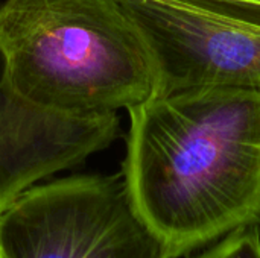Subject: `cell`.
Returning <instances> with one entry per match:
<instances>
[{
  "label": "cell",
  "mask_w": 260,
  "mask_h": 258,
  "mask_svg": "<svg viewBox=\"0 0 260 258\" xmlns=\"http://www.w3.org/2000/svg\"><path fill=\"white\" fill-rule=\"evenodd\" d=\"M117 132V114L67 116L24 100L0 50V214L29 187L107 149Z\"/></svg>",
  "instance_id": "5"
},
{
  "label": "cell",
  "mask_w": 260,
  "mask_h": 258,
  "mask_svg": "<svg viewBox=\"0 0 260 258\" xmlns=\"http://www.w3.org/2000/svg\"><path fill=\"white\" fill-rule=\"evenodd\" d=\"M122 173L168 258L260 228V90L193 85L128 109Z\"/></svg>",
  "instance_id": "1"
},
{
  "label": "cell",
  "mask_w": 260,
  "mask_h": 258,
  "mask_svg": "<svg viewBox=\"0 0 260 258\" xmlns=\"http://www.w3.org/2000/svg\"><path fill=\"white\" fill-rule=\"evenodd\" d=\"M215 3H221L233 8H245V9H260V0H209Z\"/></svg>",
  "instance_id": "7"
},
{
  "label": "cell",
  "mask_w": 260,
  "mask_h": 258,
  "mask_svg": "<svg viewBox=\"0 0 260 258\" xmlns=\"http://www.w3.org/2000/svg\"><path fill=\"white\" fill-rule=\"evenodd\" d=\"M0 258H168L122 170L37 182L0 214Z\"/></svg>",
  "instance_id": "3"
},
{
  "label": "cell",
  "mask_w": 260,
  "mask_h": 258,
  "mask_svg": "<svg viewBox=\"0 0 260 258\" xmlns=\"http://www.w3.org/2000/svg\"><path fill=\"white\" fill-rule=\"evenodd\" d=\"M0 50L15 93L52 113L116 114L155 90L148 44L119 0H5Z\"/></svg>",
  "instance_id": "2"
},
{
  "label": "cell",
  "mask_w": 260,
  "mask_h": 258,
  "mask_svg": "<svg viewBox=\"0 0 260 258\" xmlns=\"http://www.w3.org/2000/svg\"><path fill=\"white\" fill-rule=\"evenodd\" d=\"M155 68L154 94L193 85L260 90V20L204 0H119Z\"/></svg>",
  "instance_id": "4"
},
{
  "label": "cell",
  "mask_w": 260,
  "mask_h": 258,
  "mask_svg": "<svg viewBox=\"0 0 260 258\" xmlns=\"http://www.w3.org/2000/svg\"><path fill=\"white\" fill-rule=\"evenodd\" d=\"M189 258H260V228L233 231Z\"/></svg>",
  "instance_id": "6"
}]
</instances>
